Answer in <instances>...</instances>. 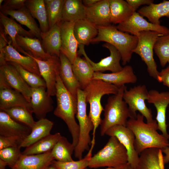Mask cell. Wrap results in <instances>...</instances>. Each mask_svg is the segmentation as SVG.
Returning <instances> with one entry per match:
<instances>
[{"instance_id":"obj_44","label":"cell","mask_w":169,"mask_h":169,"mask_svg":"<svg viewBox=\"0 0 169 169\" xmlns=\"http://www.w3.org/2000/svg\"><path fill=\"white\" fill-rule=\"evenodd\" d=\"M19 146L10 147L0 150V159L5 162L10 168L13 167L21 155Z\"/></svg>"},{"instance_id":"obj_16","label":"cell","mask_w":169,"mask_h":169,"mask_svg":"<svg viewBox=\"0 0 169 169\" xmlns=\"http://www.w3.org/2000/svg\"><path fill=\"white\" fill-rule=\"evenodd\" d=\"M33 113L38 120L45 118L53 109V101L46 87L31 88L30 102Z\"/></svg>"},{"instance_id":"obj_30","label":"cell","mask_w":169,"mask_h":169,"mask_svg":"<svg viewBox=\"0 0 169 169\" xmlns=\"http://www.w3.org/2000/svg\"><path fill=\"white\" fill-rule=\"evenodd\" d=\"M1 12L6 15L10 16L21 24L25 26L34 36L39 39H41V30L25 6L18 10H4Z\"/></svg>"},{"instance_id":"obj_10","label":"cell","mask_w":169,"mask_h":169,"mask_svg":"<svg viewBox=\"0 0 169 169\" xmlns=\"http://www.w3.org/2000/svg\"><path fill=\"white\" fill-rule=\"evenodd\" d=\"M103 46L107 49L110 52V55L102 59L97 63L92 61L87 55L84 49V45H79L78 52L83 55L84 58L90 64L95 72H102L107 70L115 73L122 70L123 67L120 64L121 59L120 54L118 50L112 45L106 43Z\"/></svg>"},{"instance_id":"obj_52","label":"cell","mask_w":169,"mask_h":169,"mask_svg":"<svg viewBox=\"0 0 169 169\" xmlns=\"http://www.w3.org/2000/svg\"><path fill=\"white\" fill-rule=\"evenodd\" d=\"M7 166H8L7 163L0 159V169H6Z\"/></svg>"},{"instance_id":"obj_19","label":"cell","mask_w":169,"mask_h":169,"mask_svg":"<svg viewBox=\"0 0 169 169\" xmlns=\"http://www.w3.org/2000/svg\"><path fill=\"white\" fill-rule=\"evenodd\" d=\"M31 131L30 127L15 120L0 110V135L16 137L22 143Z\"/></svg>"},{"instance_id":"obj_26","label":"cell","mask_w":169,"mask_h":169,"mask_svg":"<svg viewBox=\"0 0 169 169\" xmlns=\"http://www.w3.org/2000/svg\"><path fill=\"white\" fill-rule=\"evenodd\" d=\"M164 165L161 149L151 148L140 154L136 169H165Z\"/></svg>"},{"instance_id":"obj_20","label":"cell","mask_w":169,"mask_h":169,"mask_svg":"<svg viewBox=\"0 0 169 169\" xmlns=\"http://www.w3.org/2000/svg\"><path fill=\"white\" fill-rule=\"evenodd\" d=\"M85 18L96 26L110 25L109 0H100L92 6L86 7Z\"/></svg>"},{"instance_id":"obj_29","label":"cell","mask_w":169,"mask_h":169,"mask_svg":"<svg viewBox=\"0 0 169 169\" xmlns=\"http://www.w3.org/2000/svg\"><path fill=\"white\" fill-rule=\"evenodd\" d=\"M53 125L54 122L46 118L35 121L31 132L21 143L20 147L26 148L50 135Z\"/></svg>"},{"instance_id":"obj_23","label":"cell","mask_w":169,"mask_h":169,"mask_svg":"<svg viewBox=\"0 0 169 169\" xmlns=\"http://www.w3.org/2000/svg\"><path fill=\"white\" fill-rule=\"evenodd\" d=\"M54 160L51 151L33 155H21L15 165L10 169H46Z\"/></svg>"},{"instance_id":"obj_47","label":"cell","mask_w":169,"mask_h":169,"mask_svg":"<svg viewBox=\"0 0 169 169\" xmlns=\"http://www.w3.org/2000/svg\"><path fill=\"white\" fill-rule=\"evenodd\" d=\"M156 80L169 88V63L166 68L159 72Z\"/></svg>"},{"instance_id":"obj_34","label":"cell","mask_w":169,"mask_h":169,"mask_svg":"<svg viewBox=\"0 0 169 169\" xmlns=\"http://www.w3.org/2000/svg\"><path fill=\"white\" fill-rule=\"evenodd\" d=\"M86 8L82 0H65L62 21L75 23L85 18Z\"/></svg>"},{"instance_id":"obj_53","label":"cell","mask_w":169,"mask_h":169,"mask_svg":"<svg viewBox=\"0 0 169 169\" xmlns=\"http://www.w3.org/2000/svg\"><path fill=\"white\" fill-rule=\"evenodd\" d=\"M122 169H136V168H134L128 163Z\"/></svg>"},{"instance_id":"obj_39","label":"cell","mask_w":169,"mask_h":169,"mask_svg":"<svg viewBox=\"0 0 169 169\" xmlns=\"http://www.w3.org/2000/svg\"><path fill=\"white\" fill-rule=\"evenodd\" d=\"M50 28L62 22V13L65 0H44Z\"/></svg>"},{"instance_id":"obj_42","label":"cell","mask_w":169,"mask_h":169,"mask_svg":"<svg viewBox=\"0 0 169 169\" xmlns=\"http://www.w3.org/2000/svg\"><path fill=\"white\" fill-rule=\"evenodd\" d=\"M13 65L18 71L21 76L31 88H46L45 82L40 76L27 70L19 64L12 62H7Z\"/></svg>"},{"instance_id":"obj_38","label":"cell","mask_w":169,"mask_h":169,"mask_svg":"<svg viewBox=\"0 0 169 169\" xmlns=\"http://www.w3.org/2000/svg\"><path fill=\"white\" fill-rule=\"evenodd\" d=\"M75 148L66 138L62 136L51 151V153L54 160L57 161H72L73 160L72 156Z\"/></svg>"},{"instance_id":"obj_33","label":"cell","mask_w":169,"mask_h":169,"mask_svg":"<svg viewBox=\"0 0 169 169\" xmlns=\"http://www.w3.org/2000/svg\"><path fill=\"white\" fill-rule=\"evenodd\" d=\"M138 13L142 17L147 18L151 23L160 25L159 19L161 18H169V1L164 0L159 3H152L142 7Z\"/></svg>"},{"instance_id":"obj_25","label":"cell","mask_w":169,"mask_h":169,"mask_svg":"<svg viewBox=\"0 0 169 169\" xmlns=\"http://www.w3.org/2000/svg\"><path fill=\"white\" fill-rule=\"evenodd\" d=\"M61 23L55 24L47 31L41 33L42 45L45 51L51 56L59 58L61 48Z\"/></svg>"},{"instance_id":"obj_36","label":"cell","mask_w":169,"mask_h":169,"mask_svg":"<svg viewBox=\"0 0 169 169\" xmlns=\"http://www.w3.org/2000/svg\"><path fill=\"white\" fill-rule=\"evenodd\" d=\"M109 2L111 23L120 24L128 18L135 12L126 1L109 0Z\"/></svg>"},{"instance_id":"obj_37","label":"cell","mask_w":169,"mask_h":169,"mask_svg":"<svg viewBox=\"0 0 169 169\" xmlns=\"http://www.w3.org/2000/svg\"><path fill=\"white\" fill-rule=\"evenodd\" d=\"M25 6L33 17L38 20L41 32L48 31L49 28L44 0H26Z\"/></svg>"},{"instance_id":"obj_43","label":"cell","mask_w":169,"mask_h":169,"mask_svg":"<svg viewBox=\"0 0 169 169\" xmlns=\"http://www.w3.org/2000/svg\"><path fill=\"white\" fill-rule=\"evenodd\" d=\"M95 143H92L89 151L84 158L77 161L61 162L54 160L52 164L58 169H84L88 167L89 161L92 156Z\"/></svg>"},{"instance_id":"obj_46","label":"cell","mask_w":169,"mask_h":169,"mask_svg":"<svg viewBox=\"0 0 169 169\" xmlns=\"http://www.w3.org/2000/svg\"><path fill=\"white\" fill-rule=\"evenodd\" d=\"M21 141L18 138L0 135V150L13 146H19Z\"/></svg>"},{"instance_id":"obj_13","label":"cell","mask_w":169,"mask_h":169,"mask_svg":"<svg viewBox=\"0 0 169 169\" xmlns=\"http://www.w3.org/2000/svg\"><path fill=\"white\" fill-rule=\"evenodd\" d=\"M0 83L20 92L30 103L31 88L25 81L15 67L8 62L0 66Z\"/></svg>"},{"instance_id":"obj_14","label":"cell","mask_w":169,"mask_h":169,"mask_svg":"<svg viewBox=\"0 0 169 169\" xmlns=\"http://www.w3.org/2000/svg\"><path fill=\"white\" fill-rule=\"evenodd\" d=\"M105 135L116 137L127 151L128 163L136 168L139 161V156L135 149V137L132 131L126 126L116 125L108 129Z\"/></svg>"},{"instance_id":"obj_7","label":"cell","mask_w":169,"mask_h":169,"mask_svg":"<svg viewBox=\"0 0 169 169\" xmlns=\"http://www.w3.org/2000/svg\"><path fill=\"white\" fill-rule=\"evenodd\" d=\"M77 110L76 117L78 121L79 134L78 143L75 148V157L80 160L82 159L83 154L86 150L89 151L91 140L90 133L93 131V123L87 115V101L85 94L83 90L79 89L77 93Z\"/></svg>"},{"instance_id":"obj_48","label":"cell","mask_w":169,"mask_h":169,"mask_svg":"<svg viewBox=\"0 0 169 169\" xmlns=\"http://www.w3.org/2000/svg\"><path fill=\"white\" fill-rule=\"evenodd\" d=\"M126 1L136 12V10L141 5L146 4L149 5L153 3L154 1L152 0H126Z\"/></svg>"},{"instance_id":"obj_22","label":"cell","mask_w":169,"mask_h":169,"mask_svg":"<svg viewBox=\"0 0 169 169\" xmlns=\"http://www.w3.org/2000/svg\"><path fill=\"white\" fill-rule=\"evenodd\" d=\"M18 106L32 110L30 103L22 94L0 83V110Z\"/></svg>"},{"instance_id":"obj_1","label":"cell","mask_w":169,"mask_h":169,"mask_svg":"<svg viewBox=\"0 0 169 169\" xmlns=\"http://www.w3.org/2000/svg\"><path fill=\"white\" fill-rule=\"evenodd\" d=\"M144 116L137 114L136 118H130L126 126L134 134V147L139 155L145 150L151 148L160 149L169 146L168 139L157 131L158 125L156 120L150 123L144 121Z\"/></svg>"},{"instance_id":"obj_27","label":"cell","mask_w":169,"mask_h":169,"mask_svg":"<svg viewBox=\"0 0 169 169\" xmlns=\"http://www.w3.org/2000/svg\"><path fill=\"white\" fill-rule=\"evenodd\" d=\"M0 20L3 27L5 33L9 35L10 37L12 46L18 52L24 54L25 51L17 43L16 40L17 35L32 38L34 36L29 31L24 29L14 19L9 18L1 12Z\"/></svg>"},{"instance_id":"obj_49","label":"cell","mask_w":169,"mask_h":169,"mask_svg":"<svg viewBox=\"0 0 169 169\" xmlns=\"http://www.w3.org/2000/svg\"><path fill=\"white\" fill-rule=\"evenodd\" d=\"M0 35V51H1L8 44V41L6 39L3 30H1Z\"/></svg>"},{"instance_id":"obj_28","label":"cell","mask_w":169,"mask_h":169,"mask_svg":"<svg viewBox=\"0 0 169 169\" xmlns=\"http://www.w3.org/2000/svg\"><path fill=\"white\" fill-rule=\"evenodd\" d=\"M16 40L21 48L35 58L44 60L51 56L45 51L40 41L38 38L24 37L18 34Z\"/></svg>"},{"instance_id":"obj_40","label":"cell","mask_w":169,"mask_h":169,"mask_svg":"<svg viewBox=\"0 0 169 169\" xmlns=\"http://www.w3.org/2000/svg\"><path fill=\"white\" fill-rule=\"evenodd\" d=\"M1 110L5 111L15 120L26 125L31 129L35 123V121L32 115V110L26 108L18 106Z\"/></svg>"},{"instance_id":"obj_51","label":"cell","mask_w":169,"mask_h":169,"mask_svg":"<svg viewBox=\"0 0 169 169\" xmlns=\"http://www.w3.org/2000/svg\"><path fill=\"white\" fill-rule=\"evenodd\" d=\"M100 0H83V3L86 7H90L94 5Z\"/></svg>"},{"instance_id":"obj_9","label":"cell","mask_w":169,"mask_h":169,"mask_svg":"<svg viewBox=\"0 0 169 169\" xmlns=\"http://www.w3.org/2000/svg\"><path fill=\"white\" fill-rule=\"evenodd\" d=\"M149 92L146 86L138 85L129 90L126 88L123 94V99L128 106L130 118H136L138 111L146 119L147 123L152 122L154 120L151 110L148 108L145 100L148 99Z\"/></svg>"},{"instance_id":"obj_31","label":"cell","mask_w":169,"mask_h":169,"mask_svg":"<svg viewBox=\"0 0 169 169\" xmlns=\"http://www.w3.org/2000/svg\"><path fill=\"white\" fill-rule=\"evenodd\" d=\"M74 32L79 45H88L98 35L97 26L86 18L74 23Z\"/></svg>"},{"instance_id":"obj_56","label":"cell","mask_w":169,"mask_h":169,"mask_svg":"<svg viewBox=\"0 0 169 169\" xmlns=\"http://www.w3.org/2000/svg\"><path fill=\"white\" fill-rule=\"evenodd\" d=\"M4 1L3 0H0V7L2 5V4L3 2Z\"/></svg>"},{"instance_id":"obj_50","label":"cell","mask_w":169,"mask_h":169,"mask_svg":"<svg viewBox=\"0 0 169 169\" xmlns=\"http://www.w3.org/2000/svg\"><path fill=\"white\" fill-rule=\"evenodd\" d=\"M165 156H163V161L164 164L169 162V146H166L161 149Z\"/></svg>"},{"instance_id":"obj_54","label":"cell","mask_w":169,"mask_h":169,"mask_svg":"<svg viewBox=\"0 0 169 169\" xmlns=\"http://www.w3.org/2000/svg\"><path fill=\"white\" fill-rule=\"evenodd\" d=\"M46 169H58L52 164L49 166Z\"/></svg>"},{"instance_id":"obj_55","label":"cell","mask_w":169,"mask_h":169,"mask_svg":"<svg viewBox=\"0 0 169 169\" xmlns=\"http://www.w3.org/2000/svg\"><path fill=\"white\" fill-rule=\"evenodd\" d=\"M124 167L121 168H111V167H107V168L105 169H122ZM84 169H89L86 168Z\"/></svg>"},{"instance_id":"obj_18","label":"cell","mask_w":169,"mask_h":169,"mask_svg":"<svg viewBox=\"0 0 169 169\" xmlns=\"http://www.w3.org/2000/svg\"><path fill=\"white\" fill-rule=\"evenodd\" d=\"M74 23L62 21L60 24L61 53L64 55L72 64L77 57L79 44L74 32Z\"/></svg>"},{"instance_id":"obj_12","label":"cell","mask_w":169,"mask_h":169,"mask_svg":"<svg viewBox=\"0 0 169 169\" xmlns=\"http://www.w3.org/2000/svg\"><path fill=\"white\" fill-rule=\"evenodd\" d=\"M25 55L30 57L37 62L41 77L45 81L47 93L50 96L55 95L57 77L59 74L60 61L59 57L51 56L46 60L35 58L26 53Z\"/></svg>"},{"instance_id":"obj_2","label":"cell","mask_w":169,"mask_h":169,"mask_svg":"<svg viewBox=\"0 0 169 169\" xmlns=\"http://www.w3.org/2000/svg\"><path fill=\"white\" fill-rule=\"evenodd\" d=\"M55 95L57 105L54 114L66 123L72 137V143L75 147L78 141L79 134V125L75 119L77 100L65 87L59 74L57 77Z\"/></svg>"},{"instance_id":"obj_45","label":"cell","mask_w":169,"mask_h":169,"mask_svg":"<svg viewBox=\"0 0 169 169\" xmlns=\"http://www.w3.org/2000/svg\"><path fill=\"white\" fill-rule=\"evenodd\" d=\"M26 1V0H5L3 5L0 7L1 11L20 9L25 6Z\"/></svg>"},{"instance_id":"obj_8","label":"cell","mask_w":169,"mask_h":169,"mask_svg":"<svg viewBox=\"0 0 169 169\" xmlns=\"http://www.w3.org/2000/svg\"><path fill=\"white\" fill-rule=\"evenodd\" d=\"M161 33L154 31H143L138 33L136 35L138 42L134 53L139 55L146 65L149 75L156 79L159 73L157 66L153 58L154 47L155 44Z\"/></svg>"},{"instance_id":"obj_4","label":"cell","mask_w":169,"mask_h":169,"mask_svg":"<svg viewBox=\"0 0 169 169\" xmlns=\"http://www.w3.org/2000/svg\"><path fill=\"white\" fill-rule=\"evenodd\" d=\"M119 88L103 80L93 79L83 90L85 94L86 101L90 105L88 115L94 126L91 142H95L96 130L102 120L101 115L104 110L101 103L102 97L106 95H115L118 92Z\"/></svg>"},{"instance_id":"obj_41","label":"cell","mask_w":169,"mask_h":169,"mask_svg":"<svg viewBox=\"0 0 169 169\" xmlns=\"http://www.w3.org/2000/svg\"><path fill=\"white\" fill-rule=\"evenodd\" d=\"M154 50L162 67L169 63V33L158 38L155 44Z\"/></svg>"},{"instance_id":"obj_17","label":"cell","mask_w":169,"mask_h":169,"mask_svg":"<svg viewBox=\"0 0 169 169\" xmlns=\"http://www.w3.org/2000/svg\"><path fill=\"white\" fill-rule=\"evenodd\" d=\"M7 62L18 64L27 70L41 76L35 60L30 57L20 54L11 45V40L8 41V44L0 51V65Z\"/></svg>"},{"instance_id":"obj_6","label":"cell","mask_w":169,"mask_h":169,"mask_svg":"<svg viewBox=\"0 0 169 169\" xmlns=\"http://www.w3.org/2000/svg\"><path fill=\"white\" fill-rule=\"evenodd\" d=\"M126 88L123 85L119 88L117 93L110 96L104 108V118L100 124V134L105 135L107 130L116 125L126 126L130 115L127 105L123 99Z\"/></svg>"},{"instance_id":"obj_11","label":"cell","mask_w":169,"mask_h":169,"mask_svg":"<svg viewBox=\"0 0 169 169\" xmlns=\"http://www.w3.org/2000/svg\"><path fill=\"white\" fill-rule=\"evenodd\" d=\"M116 27L122 32L135 36L143 31H155L163 35L169 33V29L166 27L148 22L136 12L126 20L118 24Z\"/></svg>"},{"instance_id":"obj_5","label":"cell","mask_w":169,"mask_h":169,"mask_svg":"<svg viewBox=\"0 0 169 169\" xmlns=\"http://www.w3.org/2000/svg\"><path fill=\"white\" fill-rule=\"evenodd\" d=\"M128 163L126 148L116 137L112 136L105 146L92 156L88 167L92 168L103 167L121 168Z\"/></svg>"},{"instance_id":"obj_21","label":"cell","mask_w":169,"mask_h":169,"mask_svg":"<svg viewBox=\"0 0 169 169\" xmlns=\"http://www.w3.org/2000/svg\"><path fill=\"white\" fill-rule=\"evenodd\" d=\"M93 79L102 80L120 88L126 84L136 83L137 79L132 67L130 65H126L121 70L116 72L104 73L95 72Z\"/></svg>"},{"instance_id":"obj_32","label":"cell","mask_w":169,"mask_h":169,"mask_svg":"<svg viewBox=\"0 0 169 169\" xmlns=\"http://www.w3.org/2000/svg\"><path fill=\"white\" fill-rule=\"evenodd\" d=\"M72 69L81 89L84 90L93 80L95 72L91 66L84 58L78 56L72 64Z\"/></svg>"},{"instance_id":"obj_24","label":"cell","mask_w":169,"mask_h":169,"mask_svg":"<svg viewBox=\"0 0 169 169\" xmlns=\"http://www.w3.org/2000/svg\"><path fill=\"white\" fill-rule=\"evenodd\" d=\"M59 58L60 61L59 75L61 79L66 88L77 100V90L81 88L73 72L72 64L61 53Z\"/></svg>"},{"instance_id":"obj_15","label":"cell","mask_w":169,"mask_h":169,"mask_svg":"<svg viewBox=\"0 0 169 169\" xmlns=\"http://www.w3.org/2000/svg\"><path fill=\"white\" fill-rule=\"evenodd\" d=\"M148 102L152 104L156 108L157 114L156 120L158 125V130L162 135L168 139L169 134L167 131V125L166 121V112L169 105V91L159 92L155 90L149 91Z\"/></svg>"},{"instance_id":"obj_3","label":"cell","mask_w":169,"mask_h":169,"mask_svg":"<svg viewBox=\"0 0 169 169\" xmlns=\"http://www.w3.org/2000/svg\"><path fill=\"white\" fill-rule=\"evenodd\" d=\"M97 27L98 35L91 43L105 42L112 45L120 54L122 64L125 65L129 62L133 51L138 43L137 37L122 32L116 26L111 25Z\"/></svg>"},{"instance_id":"obj_35","label":"cell","mask_w":169,"mask_h":169,"mask_svg":"<svg viewBox=\"0 0 169 169\" xmlns=\"http://www.w3.org/2000/svg\"><path fill=\"white\" fill-rule=\"evenodd\" d=\"M61 136L59 132L50 134L26 147L21 153L24 155H33L51 151Z\"/></svg>"}]
</instances>
